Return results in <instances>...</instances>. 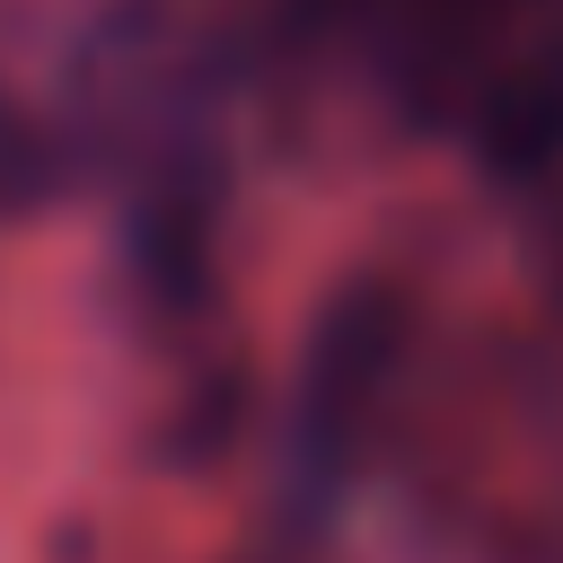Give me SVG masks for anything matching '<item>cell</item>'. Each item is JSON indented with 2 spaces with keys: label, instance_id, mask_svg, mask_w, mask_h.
Instances as JSON below:
<instances>
[{
  "label": "cell",
  "instance_id": "obj_1",
  "mask_svg": "<svg viewBox=\"0 0 563 563\" xmlns=\"http://www.w3.org/2000/svg\"><path fill=\"white\" fill-rule=\"evenodd\" d=\"M387 352H396V317L387 299H343L317 361H308V405H299V493L325 501L352 466V440H361V413L387 378Z\"/></svg>",
  "mask_w": 563,
  "mask_h": 563
}]
</instances>
